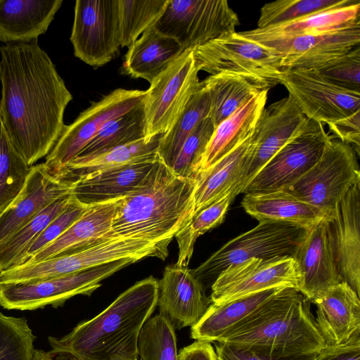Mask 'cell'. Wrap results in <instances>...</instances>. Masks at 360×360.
I'll return each mask as SVG.
<instances>
[{"instance_id":"1","label":"cell","mask_w":360,"mask_h":360,"mask_svg":"<svg viewBox=\"0 0 360 360\" xmlns=\"http://www.w3.org/2000/svg\"><path fill=\"white\" fill-rule=\"evenodd\" d=\"M0 120L17 152L29 167L46 157L65 124L72 96L55 65L39 45L0 46Z\"/></svg>"},{"instance_id":"2","label":"cell","mask_w":360,"mask_h":360,"mask_svg":"<svg viewBox=\"0 0 360 360\" xmlns=\"http://www.w3.org/2000/svg\"><path fill=\"white\" fill-rule=\"evenodd\" d=\"M158 281L149 276L121 293L91 319L79 323L60 338L49 337V354L75 360H136L140 332L155 311Z\"/></svg>"},{"instance_id":"3","label":"cell","mask_w":360,"mask_h":360,"mask_svg":"<svg viewBox=\"0 0 360 360\" xmlns=\"http://www.w3.org/2000/svg\"><path fill=\"white\" fill-rule=\"evenodd\" d=\"M195 181L174 174L159 158L143 184L117 200L106 238H133L168 250L194 216Z\"/></svg>"},{"instance_id":"4","label":"cell","mask_w":360,"mask_h":360,"mask_svg":"<svg viewBox=\"0 0 360 360\" xmlns=\"http://www.w3.org/2000/svg\"><path fill=\"white\" fill-rule=\"evenodd\" d=\"M218 342L282 357L316 355L326 346L309 300L293 288H282Z\"/></svg>"},{"instance_id":"5","label":"cell","mask_w":360,"mask_h":360,"mask_svg":"<svg viewBox=\"0 0 360 360\" xmlns=\"http://www.w3.org/2000/svg\"><path fill=\"white\" fill-rule=\"evenodd\" d=\"M168 250L149 241L107 238L85 249L45 260L13 266L0 273V283L29 282L68 275L123 259L155 257L164 260Z\"/></svg>"},{"instance_id":"6","label":"cell","mask_w":360,"mask_h":360,"mask_svg":"<svg viewBox=\"0 0 360 360\" xmlns=\"http://www.w3.org/2000/svg\"><path fill=\"white\" fill-rule=\"evenodd\" d=\"M308 231L302 226L285 221H259L253 229L225 243L199 266L191 270L192 273L203 285L205 282H214L231 264L250 258L264 260L283 257L294 258Z\"/></svg>"},{"instance_id":"7","label":"cell","mask_w":360,"mask_h":360,"mask_svg":"<svg viewBox=\"0 0 360 360\" xmlns=\"http://www.w3.org/2000/svg\"><path fill=\"white\" fill-rule=\"evenodd\" d=\"M194 56L198 70L210 75L241 76L269 89L281 84L283 77L281 56L274 49L237 32L195 48Z\"/></svg>"},{"instance_id":"8","label":"cell","mask_w":360,"mask_h":360,"mask_svg":"<svg viewBox=\"0 0 360 360\" xmlns=\"http://www.w3.org/2000/svg\"><path fill=\"white\" fill-rule=\"evenodd\" d=\"M136 261L123 259L82 271L29 282L0 283V304L7 309L35 310L57 307L77 295H90L101 281Z\"/></svg>"},{"instance_id":"9","label":"cell","mask_w":360,"mask_h":360,"mask_svg":"<svg viewBox=\"0 0 360 360\" xmlns=\"http://www.w3.org/2000/svg\"><path fill=\"white\" fill-rule=\"evenodd\" d=\"M238 24L226 0H169L154 27L185 51L233 34Z\"/></svg>"},{"instance_id":"10","label":"cell","mask_w":360,"mask_h":360,"mask_svg":"<svg viewBox=\"0 0 360 360\" xmlns=\"http://www.w3.org/2000/svg\"><path fill=\"white\" fill-rule=\"evenodd\" d=\"M356 155L350 145L330 139L319 160L283 191L331 217L341 198L360 179Z\"/></svg>"},{"instance_id":"11","label":"cell","mask_w":360,"mask_h":360,"mask_svg":"<svg viewBox=\"0 0 360 360\" xmlns=\"http://www.w3.org/2000/svg\"><path fill=\"white\" fill-rule=\"evenodd\" d=\"M330 139L322 123L307 119L297 133L248 183L243 193L263 194L289 187L319 160Z\"/></svg>"},{"instance_id":"12","label":"cell","mask_w":360,"mask_h":360,"mask_svg":"<svg viewBox=\"0 0 360 360\" xmlns=\"http://www.w3.org/2000/svg\"><path fill=\"white\" fill-rule=\"evenodd\" d=\"M194 49H187L150 83L143 100L146 135L166 133L200 86Z\"/></svg>"},{"instance_id":"13","label":"cell","mask_w":360,"mask_h":360,"mask_svg":"<svg viewBox=\"0 0 360 360\" xmlns=\"http://www.w3.org/2000/svg\"><path fill=\"white\" fill-rule=\"evenodd\" d=\"M146 91L117 89L94 102L63 131L53 149L46 157L44 164L58 176L67 178L68 165L109 120L141 104Z\"/></svg>"},{"instance_id":"14","label":"cell","mask_w":360,"mask_h":360,"mask_svg":"<svg viewBox=\"0 0 360 360\" xmlns=\"http://www.w3.org/2000/svg\"><path fill=\"white\" fill-rule=\"evenodd\" d=\"M75 56L95 68L111 61L121 47L119 0H77L70 36Z\"/></svg>"},{"instance_id":"15","label":"cell","mask_w":360,"mask_h":360,"mask_svg":"<svg viewBox=\"0 0 360 360\" xmlns=\"http://www.w3.org/2000/svg\"><path fill=\"white\" fill-rule=\"evenodd\" d=\"M283 72L281 84L307 119L328 124L360 110V92L341 87L316 70Z\"/></svg>"},{"instance_id":"16","label":"cell","mask_w":360,"mask_h":360,"mask_svg":"<svg viewBox=\"0 0 360 360\" xmlns=\"http://www.w3.org/2000/svg\"><path fill=\"white\" fill-rule=\"evenodd\" d=\"M300 280L292 257L250 258L231 264L219 274L212 285L210 300L220 304L273 288L298 290Z\"/></svg>"},{"instance_id":"17","label":"cell","mask_w":360,"mask_h":360,"mask_svg":"<svg viewBox=\"0 0 360 360\" xmlns=\"http://www.w3.org/2000/svg\"><path fill=\"white\" fill-rule=\"evenodd\" d=\"M307 119L289 96L263 109L251 135L252 150L238 184L239 193Z\"/></svg>"},{"instance_id":"18","label":"cell","mask_w":360,"mask_h":360,"mask_svg":"<svg viewBox=\"0 0 360 360\" xmlns=\"http://www.w3.org/2000/svg\"><path fill=\"white\" fill-rule=\"evenodd\" d=\"M360 43V20L321 34L263 43L281 56L282 70H318ZM260 44V43H259Z\"/></svg>"},{"instance_id":"19","label":"cell","mask_w":360,"mask_h":360,"mask_svg":"<svg viewBox=\"0 0 360 360\" xmlns=\"http://www.w3.org/2000/svg\"><path fill=\"white\" fill-rule=\"evenodd\" d=\"M73 183L58 176L44 162L30 167L21 191L0 212V245L52 202L70 194Z\"/></svg>"},{"instance_id":"20","label":"cell","mask_w":360,"mask_h":360,"mask_svg":"<svg viewBox=\"0 0 360 360\" xmlns=\"http://www.w3.org/2000/svg\"><path fill=\"white\" fill-rule=\"evenodd\" d=\"M158 283L159 314L174 330L195 326L212 303L204 286L188 266H166Z\"/></svg>"},{"instance_id":"21","label":"cell","mask_w":360,"mask_h":360,"mask_svg":"<svg viewBox=\"0 0 360 360\" xmlns=\"http://www.w3.org/2000/svg\"><path fill=\"white\" fill-rule=\"evenodd\" d=\"M328 220L308 231L294 257L301 278L298 290L311 302L342 282Z\"/></svg>"},{"instance_id":"22","label":"cell","mask_w":360,"mask_h":360,"mask_svg":"<svg viewBox=\"0 0 360 360\" xmlns=\"http://www.w3.org/2000/svg\"><path fill=\"white\" fill-rule=\"evenodd\" d=\"M342 281L360 295V179L337 203L328 220Z\"/></svg>"},{"instance_id":"23","label":"cell","mask_w":360,"mask_h":360,"mask_svg":"<svg viewBox=\"0 0 360 360\" xmlns=\"http://www.w3.org/2000/svg\"><path fill=\"white\" fill-rule=\"evenodd\" d=\"M312 302L315 322L326 346L342 345L360 335L359 296L345 282L335 285Z\"/></svg>"},{"instance_id":"24","label":"cell","mask_w":360,"mask_h":360,"mask_svg":"<svg viewBox=\"0 0 360 360\" xmlns=\"http://www.w3.org/2000/svg\"><path fill=\"white\" fill-rule=\"evenodd\" d=\"M158 159L159 157L155 160L101 169L81 176L74 181L71 194L86 205L124 198L143 184Z\"/></svg>"},{"instance_id":"25","label":"cell","mask_w":360,"mask_h":360,"mask_svg":"<svg viewBox=\"0 0 360 360\" xmlns=\"http://www.w3.org/2000/svg\"><path fill=\"white\" fill-rule=\"evenodd\" d=\"M62 0H0V41L29 43L44 34Z\"/></svg>"},{"instance_id":"26","label":"cell","mask_w":360,"mask_h":360,"mask_svg":"<svg viewBox=\"0 0 360 360\" xmlns=\"http://www.w3.org/2000/svg\"><path fill=\"white\" fill-rule=\"evenodd\" d=\"M252 149L250 136L212 166L199 172L195 179L194 216L231 192L239 194L238 184Z\"/></svg>"},{"instance_id":"27","label":"cell","mask_w":360,"mask_h":360,"mask_svg":"<svg viewBox=\"0 0 360 360\" xmlns=\"http://www.w3.org/2000/svg\"><path fill=\"white\" fill-rule=\"evenodd\" d=\"M283 288L287 287L269 288L224 303H211L200 320L191 327V338L210 343L219 341Z\"/></svg>"},{"instance_id":"28","label":"cell","mask_w":360,"mask_h":360,"mask_svg":"<svg viewBox=\"0 0 360 360\" xmlns=\"http://www.w3.org/2000/svg\"><path fill=\"white\" fill-rule=\"evenodd\" d=\"M116 201L89 205L84 214L65 232L26 263L72 253L107 239L105 236L111 228Z\"/></svg>"},{"instance_id":"29","label":"cell","mask_w":360,"mask_h":360,"mask_svg":"<svg viewBox=\"0 0 360 360\" xmlns=\"http://www.w3.org/2000/svg\"><path fill=\"white\" fill-rule=\"evenodd\" d=\"M183 52L182 47L175 39L160 32L153 26L129 47L124 56L122 72L150 84Z\"/></svg>"},{"instance_id":"30","label":"cell","mask_w":360,"mask_h":360,"mask_svg":"<svg viewBox=\"0 0 360 360\" xmlns=\"http://www.w3.org/2000/svg\"><path fill=\"white\" fill-rule=\"evenodd\" d=\"M358 20H360V1L293 21L239 33L250 40L263 44L329 32Z\"/></svg>"},{"instance_id":"31","label":"cell","mask_w":360,"mask_h":360,"mask_svg":"<svg viewBox=\"0 0 360 360\" xmlns=\"http://www.w3.org/2000/svg\"><path fill=\"white\" fill-rule=\"evenodd\" d=\"M247 213L262 220L294 224L309 231L330 217L321 210L303 202L284 191L263 194H245L241 202Z\"/></svg>"},{"instance_id":"32","label":"cell","mask_w":360,"mask_h":360,"mask_svg":"<svg viewBox=\"0 0 360 360\" xmlns=\"http://www.w3.org/2000/svg\"><path fill=\"white\" fill-rule=\"evenodd\" d=\"M269 90L260 91L214 128L200 171L212 166L251 136L265 108Z\"/></svg>"},{"instance_id":"33","label":"cell","mask_w":360,"mask_h":360,"mask_svg":"<svg viewBox=\"0 0 360 360\" xmlns=\"http://www.w3.org/2000/svg\"><path fill=\"white\" fill-rule=\"evenodd\" d=\"M201 82L209 94L208 117L214 128L260 91L270 89L258 82L233 75H210Z\"/></svg>"},{"instance_id":"34","label":"cell","mask_w":360,"mask_h":360,"mask_svg":"<svg viewBox=\"0 0 360 360\" xmlns=\"http://www.w3.org/2000/svg\"><path fill=\"white\" fill-rule=\"evenodd\" d=\"M162 135L143 138L93 157L75 158L67 167V178L75 181L93 172L155 160L158 158V150Z\"/></svg>"},{"instance_id":"35","label":"cell","mask_w":360,"mask_h":360,"mask_svg":"<svg viewBox=\"0 0 360 360\" xmlns=\"http://www.w3.org/2000/svg\"><path fill=\"white\" fill-rule=\"evenodd\" d=\"M143 103V101L136 108L107 122L75 158L93 157L145 138L146 125Z\"/></svg>"},{"instance_id":"36","label":"cell","mask_w":360,"mask_h":360,"mask_svg":"<svg viewBox=\"0 0 360 360\" xmlns=\"http://www.w3.org/2000/svg\"><path fill=\"white\" fill-rule=\"evenodd\" d=\"M210 108L208 92L200 82L178 119L160 139L158 155L168 168L186 138L202 120L208 117Z\"/></svg>"},{"instance_id":"37","label":"cell","mask_w":360,"mask_h":360,"mask_svg":"<svg viewBox=\"0 0 360 360\" xmlns=\"http://www.w3.org/2000/svg\"><path fill=\"white\" fill-rule=\"evenodd\" d=\"M71 196L52 202L0 245V273L18 264L36 238L66 207Z\"/></svg>"},{"instance_id":"38","label":"cell","mask_w":360,"mask_h":360,"mask_svg":"<svg viewBox=\"0 0 360 360\" xmlns=\"http://www.w3.org/2000/svg\"><path fill=\"white\" fill-rule=\"evenodd\" d=\"M169 0H119L121 47H129L145 31L153 27Z\"/></svg>"},{"instance_id":"39","label":"cell","mask_w":360,"mask_h":360,"mask_svg":"<svg viewBox=\"0 0 360 360\" xmlns=\"http://www.w3.org/2000/svg\"><path fill=\"white\" fill-rule=\"evenodd\" d=\"M237 194L231 192L196 214L189 224L175 236L179 254L176 264L188 266L196 239L221 224L229 207Z\"/></svg>"},{"instance_id":"40","label":"cell","mask_w":360,"mask_h":360,"mask_svg":"<svg viewBox=\"0 0 360 360\" xmlns=\"http://www.w3.org/2000/svg\"><path fill=\"white\" fill-rule=\"evenodd\" d=\"M358 1L359 0H278L269 2L260 10L257 28L293 21Z\"/></svg>"},{"instance_id":"41","label":"cell","mask_w":360,"mask_h":360,"mask_svg":"<svg viewBox=\"0 0 360 360\" xmlns=\"http://www.w3.org/2000/svg\"><path fill=\"white\" fill-rule=\"evenodd\" d=\"M30 168L13 146L0 120V212L20 193Z\"/></svg>"},{"instance_id":"42","label":"cell","mask_w":360,"mask_h":360,"mask_svg":"<svg viewBox=\"0 0 360 360\" xmlns=\"http://www.w3.org/2000/svg\"><path fill=\"white\" fill-rule=\"evenodd\" d=\"M140 360H179L175 330L160 314L149 318L138 339Z\"/></svg>"},{"instance_id":"43","label":"cell","mask_w":360,"mask_h":360,"mask_svg":"<svg viewBox=\"0 0 360 360\" xmlns=\"http://www.w3.org/2000/svg\"><path fill=\"white\" fill-rule=\"evenodd\" d=\"M214 129L210 117L202 120L184 141L169 169L180 177L195 180Z\"/></svg>"},{"instance_id":"44","label":"cell","mask_w":360,"mask_h":360,"mask_svg":"<svg viewBox=\"0 0 360 360\" xmlns=\"http://www.w3.org/2000/svg\"><path fill=\"white\" fill-rule=\"evenodd\" d=\"M34 340L26 319L0 312V360H33Z\"/></svg>"},{"instance_id":"45","label":"cell","mask_w":360,"mask_h":360,"mask_svg":"<svg viewBox=\"0 0 360 360\" xmlns=\"http://www.w3.org/2000/svg\"><path fill=\"white\" fill-rule=\"evenodd\" d=\"M89 206L80 202L72 195L66 207L36 238L15 266L26 263L60 237L84 214Z\"/></svg>"},{"instance_id":"46","label":"cell","mask_w":360,"mask_h":360,"mask_svg":"<svg viewBox=\"0 0 360 360\" xmlns=\"http://www.w3.org/2000/svg\"><path fill=\"white\" fill-rule=\"evenodd\" d=\"M330 82L345 89L360 92V47L316 70Z\"/></svg>"},{"instance_id":"47","label":"cell","mask_w":360,"mask_h":360,"mask_svg":"<svg viewBox=\"0 0 360 360\" xmlns=\"http://www.w3.org/2000/svg\"><path fill=\"white\" fill-rule=\"evenodd\" d=\"M216 360H315L316 355L282 357L215 342Z\"/></svg>"},{"instance_id":"48","label":"cell","mask_w":360,"mask_h":360,"mask_svg":"<svg viewBox=\"0 0 360 360\" xmlns=\"http://www.w3.org/2000/svg\"><path fill=\"white\" fill-rule=\"evenodd\" d=\"M338 139L350 145L359 155L360 152V110L353 114L328 124Z\"/></svg>"},{"instance_id":"49","label":"cell","mask_w":360,"mask_h":360,"mask_svg":"<svg viewBox=\"0 0 360 360\" xmlns=\"http://www.w3.org/2000/svg\"><path fill=\"white\" fill-rule=\"evenodd\" d=\"M315 360H360V335L340 345L326 346L316 355Z\"/></svg>"},{"instance_id":"50","label":"cell","mask_w":360,"mask_h":360,"mask_svg":"<svg viewBox=\"0 0 360 360\" xmlns=\"http://www.w3.org/2000/svg\"><path fill=\"white\" fill-rule=\"evenodd\" d=\"M179 360H216L215 351L210 342L195 341L181 349Z\"/></svg>"},{"instance_id":"51","label":"cell","mask_w":360,"mask_h":360,"mask_svg":"<svg viewBox=\"0 0 360 360\" xmlns=\"http://www.w3.org/2000/svg\"><path fill=\"white\" fill-rule=\"evenodd\" d=\"M33 360H53L49 352L43 350L35 349Z\"/></svg>"},{"instance_id":"52","label":"cell","mask_w":360,"mask_h":360,"mask_svg":"<svg viewBox=\"0 0 360 360\" xmlns=\"http://www.w3.org/2000/svg\"><path fill=\"white\" fill-rule=\"evenodd\" d=\"M136 360H139V359H136Z\"/></svg>"}]
</instances>
